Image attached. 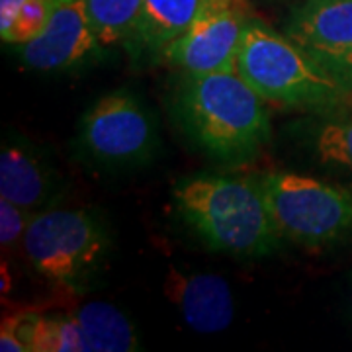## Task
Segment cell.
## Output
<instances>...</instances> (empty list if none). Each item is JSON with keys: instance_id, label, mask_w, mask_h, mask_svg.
Instances as JSON below:
<instances>
[{"instance_id": "cell-14", "label": "cell", "mask_w": 352, "mask_h": 352, "mask_svg": "<svg viewBox=\"0 0 352 352\" xmlns=\"http://www.w3.org/2000/svg\"><path fill=\"white\" fill-rule=\"evenodd\" d=\"M94 34L104 47L129 45L138 32L143 0H85Z\"/></svg>"}, {"instance_id": "cell-13", "label": "cell", "mask_w": 352, "mask_h": 352, "mask_svg": "<svg viewBox=\"0 0 352 352\" xmlns=\"http://www.w3.org/2000/svg\"><path fill=\"white\" fill-rule=\"evenodd\" d=\"M210 0H143L133 45L159 53L176 39Z\"/></svg>"}, {"instance_id": "cell-3", "label": "cell", "mask_w": 352, "mask_h": 352, "mask_svg": "<svg viewBox=\"0 0 352 352\" xmlns=\"http://www.w3.org/2000/svg\"><path fill=\"white\" fill-rule=\"evenodd\" d=\"M237 73L264 102L286 108H335L351 88L327 73L288 36L252 18L241 41Z\"/></svg>"}, {"instance_id": "cell-8", "label": "cell", "mask_w": 352, "mask_h": 352, "mask_svg": "<svg viewBox=\"0 0 352 352\" xmlns=\"http://www.w3.org/2000/svg\"><path fill=\"white\" fill-rule=\"evenodd\" d=\"M286 36L352 90V0H305L289 16Z\"/></svg>"}, {"instance_id": "cell-1", "label": "cell", "mask_w": 352, "mask_h": 352, "mask_svg": "<svg viewBox=\"0 0 352 352\" xmlns=\"http://www.w3.org/2000/svg\"><path fill=\"white\" fill-rule=\"evenodd\" d=\"M176 112L196 147L219 163H247L270 141L264 100L237 71L184 75Z\"/></svg>"}, {"instance_id": "cell-19", "label": "cell", "mask_w": 352, "mask_h": 352, "mask_svg": "<svg viewBox=\"0 0 352 352\" xmlns=\"http://www.w3.org/2000/svg\"><path fill=\"white\" fill-rule=\"evenodd\" d=\"M349 288H351V292H349V302H351V309H352V276H351V282H349Z\"/></svg>"}, {"instance_id": "cell-10", "label": "cell", "mask_w": 352, "mask_h": 352, "mask_svg": "<svg viewBox=\"0 0 352 352\" xmlns=\"http://www.w3.org/2000/svg\"><path fill=\"white\" fill-rule=\"evenodd\" d=\"M163 289L186 325L198 333H219L233 321V294L226 278L168 266Z\"/></svg>"}, {"instance_id": "cell-6", "label": "cell", "mask_w": 352, "mask_h": 352, "mask_svg": "<svg viewBox=\"0 0 352 352\" xmlns=\"http://www.w3.org/2000/svg\"><path fill=\"white\" fill-rule=\"evenodd\" d=\"M78 145L96 163L135 166L155 155L159 138L138 96L118 90L98 98L80 118Z\"/></svg>"}, {"instance_id": "cell-9", "label": "cell", "mask_w": 352, "mask_h": 352, "mask_svg": "<svg viewBox=\"0 0 352 352\" xmlns=\"http://www.w3.org/2000/svg\"><path fill=\"white\" fill-rule=\"evenodd\" d=\"M104 50L90 24L85 0H61L38 38L18 45L22 63L41 73H63L85 67L98 61Z\"/></svg>"}, {"instance_id": "cell-12", "label": "cell", "mask_w": 352, "mask_h": 352, "mask_svg": "<svg viewBox=\"0 0 352 352\" xmlns=\"http://www.w3.org/2000/svg\"><path fill=\"white\" fill-rule=\"evenodd\" d=\"M69 317L80 340V352H131L139 351L135 325L122 309L106 302H88Z\"/></svg>"}, {"instance_id": "cell-18", "label": "cell", "mask_w": 352, "mask_h": 352, "mask_svg": "<svg viewBox=\"0 0 352 352\" xmlns=\"http://www.w3.org/2000/svg\"><path fill=\"white\" fill-rule=\"evenodd\" d=\"M34 212L16 206L14 201L0 198V245L2 251H12L18 243L24 241L30 221L34 219Z\"/></svg>"}, {"instance_id": "cell-2", "label": "cell", "mask_w": 352, "mask_h": 352, "mask_svg": "<svg viewBox=\"0 0 352 352\" xmlns=\"http://www.w3.org/2000/svg\"><path fill=\"white\" fill-rule=\"evenodd\" d=\"M173 200L210 251L254 258L280 247L282 235L256 180L188 176L175 184Z\"/></svg>"}, {"instance_id": "cell-16", "label": "cell", "mask_w": 352, "mask_h": 352, "mask_svg": "<svg viewBox=\"0 0 352 352\" xmlns=\"http://www.w3.org/2000/svg\"><path fill=\"white\" fill-rule=\"evenodd\" d=\"M314 149L321 163L352 173V113L333 116L315 129Z\"/></svg>"}, {"instance_id": "cell-15", "label": "cell", "mask_w": 352, "mask_h": 352, "mask_svg": "<svg viewBox=\"0 0 352 352\" xmlns=\"http://www.w3.org/2000/svg\"><path fill=\"white\" fill-rule=\"evenodd\" d=\"M61 0H0V38L24 45L47 28Z\"/></svg>"}, {"instance_id": "cell-5", "label": "cell", "mask_w": 352, "mask_h": 352, "mask_svg": "<svg viewBox=\"0 0 352 352\" xmlns=\"http://www.w3.org/2000/svg\"><path fill=\"white\" fill-rule=\"evenodd\" d=\"M282 237L327 247L352 233V192L314 176L272 170L256 178Z\"/></svg>"}, {"instance_id": "cell-17", "label": "cell", "mask_w": 352, "mask_h": 352, "mask_svg": "<svg viewBox=\"0 0 352 352\" xmlns=\"http://www.w3.org/2000/svg\"><path fill=\"white\" fill-rule=\"evenodd\" d=\"M38 317L39 311H34V309L6 315L0 327V351L34 352Z\"/></svg>"}, {"instance_id": "cell-7", "label": "cell", "mask_w": 352, "mask_h": 352, "mask_svg": "<svg viewBox=\"0 0 352 352\" xmlns=\"http://www.w3.org/2000/svg\"><path fill=\"white\" fill-rule=\"evenodd\" d=\"M252 18L249 0H210L161 57L184 75L237 71V55Z\"/></svg>"}, {"instance_id": "cell-4", "label": "cell", "mask_w": 352, "mask_h": 352, "mask_svg": "<svg viewBox=\"0 0 352 352\" xmlns=\"http://www.w3.org/2000/svg\"><path fill=\"white\" fill-rule=\"evenodd\" d=\"M112 247L108 227L88 210H43L34 215L22 251L34 270L67 292H80L102 270Z\"/></svg>"}, {"instance_id": "cell-11", "label": "cell", "mask_w": 352, "mask_h": 352, "mask_svg": "<svg viewBox=\"0 0 352 352\" xmlns=\"http://www.w3.org/2000/svg\"><path fill=\"white\" fill-rule=\"evenodd\" d=\"M57 192L55 170L25 139H4L0 151V198L24 210L45 208Z\"/></svg>"}]
</instances>
